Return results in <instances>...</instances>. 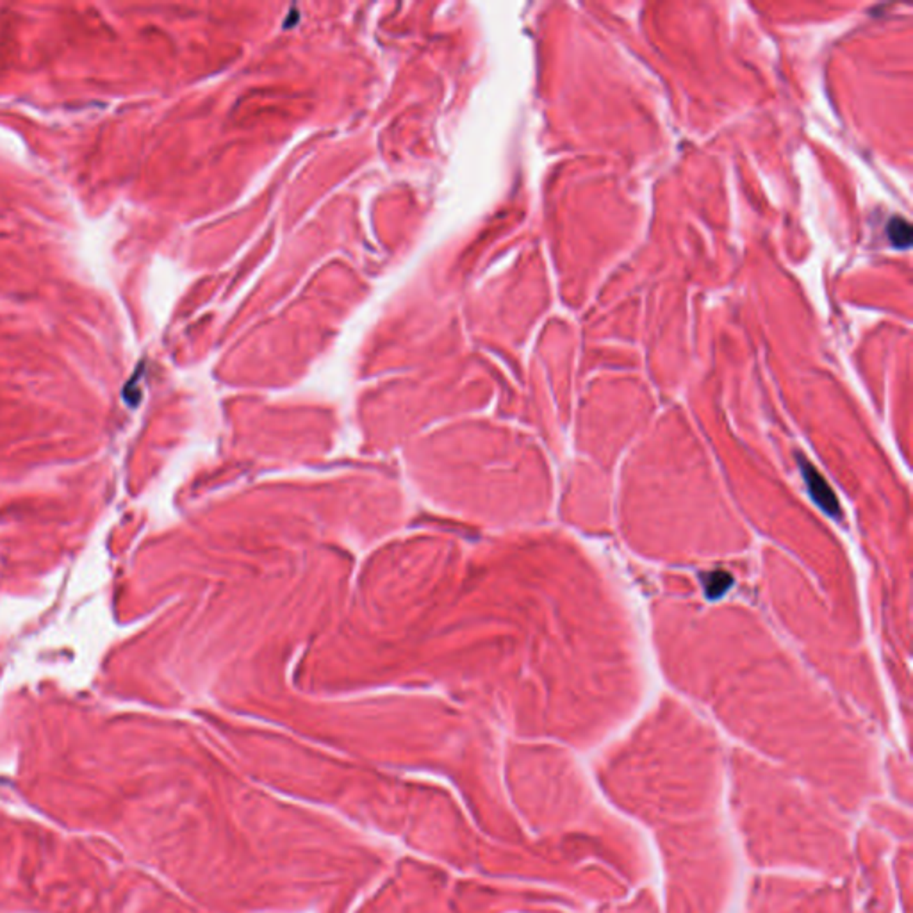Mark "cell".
<instances>
[{"label":"cell","instance_id":"cell-1","mask_svg":"<svg viewBox=\"0 0 913 913\" xmlns=\"http://www.w3.org/2000/svg\"><path fill=\"white\" fill-rule=\"evenodd\" d=\"M799 469H801L803 479H805L806 485H808V491L812 495V498H814V502L821 506L826 514L833 516L837 519L840 518V506H838L837 496L833 495L831 487L822 479L821 473L805 459H799Z\"/></svg>","mask_w":913,"mask_h":913},{"label":"cell","instance_id":"cell-2","mask_svg":"<svg viewBox=\"0 0 913 913\" xmlns=\"http://www.w3.org/2000/svg\"><path fill=\"white\" fill-rule=\"evenodd\" d=\"M731 576L724 571H714L703 576V589H705L706 598L717 599L730 589Z\"/></svg>","mask_w":913,"mask_h":913},{"label":"cell","instance_id":"cell-3","mask_svg":"<svg viewBox=\"0 0 913 913\" xmlns=\"http://www.w3.org/2000/svg\"><path fill=\"white\" fill-rule=\"evenodd\" d=\"M889 240L893 247L908 248L912 243V225L903 218H893L889 224Z\"/></svg>","mask_w":913,"mask_h":913}]
</instances>
